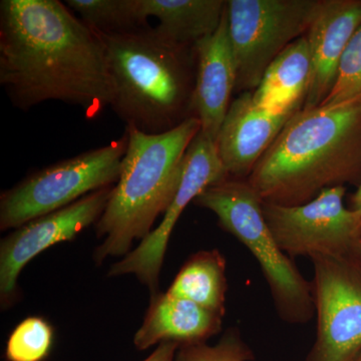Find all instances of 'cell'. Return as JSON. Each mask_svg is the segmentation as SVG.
<instances>
[{"instance_id":"obj_1","label":"cell","mask_w":361,"mask_h":361,"mask_svg":"<svg viewBox=\"0 0 361 361\" xmlns=\"http://www.w3.org/2000/svg\"><path fill=\"white\" fill-rule=\"evenodd\" d=\"M0 85L23 111L59 101L94 118L114 99L103 40L59 0L0 2Z\"/></svg>"},{"instance_id":"obj_2","label":"cell","mask_w":361,"mask_h":361,"mask_svg":"<svg viewBox=\"0 0 361 361\" xmlns=\"http://www.w3.org/2000/svg\"><path fill=\"white\" fill-rule=\"evenodd\" d=\"M247 180L262 202L282 206L361 184V103L297 111Z\"/></svg>"},{"instance_id":"obj_3","label":"cell","mask_w":361,"mask_h":361,"mask_svg":"<svg viewBox=\"0 0 361 361\" xmlns=\"http://www.w3.org/2000/svg\"><path fill=\"white\" fill-rule=\"evenodd\" d=\"M97 33L113 80L111 108L126 128L160 135L194 116V45L170 42L152 26L128 35Z\"/></svg>"},{"instance_id":"obj_4","label":"cell","mask_w":361,"mask_h":361,"mask_svg":"<svg viewBox=\"0 0 361 361\" xmlns=\"http://www.w3.org/2000/svg\"><path fill=\"white\" fill-rule=\"evenodd\" d=\"M126 130L129 146L120 178L97 223V237L104 238L94 251L97 264L127 256L133 242L153 231L157 218L166 212L179 189L185 154L200 133L201 123L191 116L164 134Z\"/></svg>"},{"instance_id":"obj_5","label":"cell","mask_w":361,"mask_h":361,"mask_svg":"<svg viewBox=\"0 0 361 361\" xmlns=\"http://www.w3.org/2000/svg\"><path fill=\"white\" fill-rule=\"evenodd\" d=\"M194 205L208 209L219 224L251 252L260 265L280 318L304 324L314 316L312 282L278 246L262 210V200L248 180L228 178L207 188Z\"/></svg>"},{"instance_id":"obj_6","label":"cell","mask_w":361,"mask_h":361,"mask_svg":"<svg viewBox=\"0 0 361 361\" xmlns=\"http://www.w3.org/2000/svg\"><path fill=\"white\" fill-rule=\"evenodd\" d=\"M129 133L106 146L47 166L0 197V229H16L85 196L113 186L120 178Z\"/></svg>"},{"instance_id":"obj_7","label":"cell","mask_w":361,"mask_h":361,"mask_svg":"<svg viewBox=\"0 0 361 361\" xmlns=\"http://www.w3.org/2000/svg\"><path fill=\"white\" fill-rule=\"evenodd\" d=\"M319 0H228V30L235 65V92H250L268 66L305 35Z\"/></svg>"},{"instance_id":"obj_8","label":"cell","mask_w":361,"mask_h":361,"mask_svg":"<svg viewBox=\"0 0 361 361\" xmlns=\"http://www.w3.org/2000/svg\"><path fill=\"white\" fill-rule=\"evenodd\" d=\"M346 187L324 190L303 205L262 202V210L278 246L290 258L356 254L361 238L355 214L344 204Z\"/></svg>"},{"instance_id":"obj_9","label":"cell","mask_w":361,"mask_h":361,"mask_svg":"<svg viewBox=\"0 0 361 361\" xmlns=\"http://www.w3.org/2000/svg\"><path fill=\"white\" fill-rule=\"evenodd\" d=\"M350 257L311 259L317 324L305 361H351L361 350V271Z\"/></svg>"},{"instance_id":"obj_10","label":"cell","mask_w":361,"mask_h":361,"mask_svg":"<svg viewBox=\"0 0 361 361\" xmlns=\"http://www.w3.org/2000/svg\"><path fill=\"white\" fill-rule=\"evenodd\" d=\"M228 178L229 175L220 160L216 142L200 130L185 154L179 189L164 213L163 220L135 250L111 266L109 276L135 274L148 287L152 295L157 293L169 240L180 215L207 188Z\"/></svg>"},{"instance_id":"obj_11","label":"cell","mask_w":361,"mask_h":361,"mask_svg":"<svg viewBox=\"0 0 361 361\" xmlns=\"http://www.w3.org/2000/svg\"><path fill=\"white\" fill-rule=\"evenodd\" d=\"M114 186L92 192L65 208L30 221L14 229L0 244V301L2 310L18 298L21 271L42 252L71 241L102 217Z\"/></svg>"},{"instance_id":"obj_12","label":"cell","mask_w":361,"mask_h":361,"mask_svg":"<svg viewBox=\"0 0 361 361\" xmlns=\"http://www.w3.org/2000/svg\"><path fill=\"white\" fill-rule=\"evenodd\" d=\"M361 25V0H319L307 32L311 75L302 109L322 104L334 89L342 56Z\"/></svg>"},{"instance_id":"obj_13","label":"cell","mask_w":361,"mask_h":361,"mask_svg":"<svg viewBox=\"0 0 361 361\" xmlns=\"http://www.w3.org/2000/svg\"><path fill=\"white\" fill-rule=\"evenodd\" d=\"M297 111L275 113L266 110L254 102L252 92H243L235 99L226 114L216 141L220 160L229 177L248 178Z\"/></svg>"},{"instance_id":"obj_14","label":"cell","mask_w":361,"mask_h":361,"mask_svg":"<svg viewBox=\"0 0 361 361\" xmlns=\"http://www.w3.org/2000/svg\"><path fill=\"white\" fill-rule=\"evenodd\" d=\"M194 51L193 116L201 123L202 134L216 142L236 87V65L228 30L227 9L217 30L197 42Z\"/></svg>"},{"instance_id":"obj_15","label":"cell","mask_w":361,"mask_h":361,"mask_svg":"<svg viewBox=\"0 0 361 361\" xmlns=\"http://www.w3.org/2000/svg\"><path fill=\"white\" fill-rule=\"evenodd\" d=\"M223 317L188 299L157 292L152 295L144 322L135 334L134 344L142 351L166 341L180 346L206 342L219 334Z\"/></svg>"},{"instance_id":"obj_16","label":"cell","mask_w":361,"mask_h":361,"mask_svg":"<svg viewBox=\"0 0 361 361\" xmlns=\"http://www.w3.org/2000/svg\"><path fill=\"white\" fill-rule=\"evenodd\" d=\"M310 75V47L303 35L271 63L252 97L259 106L275 113L300 110Z\"/></svg>"},{"instance_id":"obj_17","label":"cell","mask_w":361,"mask_h":361,"mask_svg":"<svg viewBox=\"0 0 361 361\" xmlns=\"http://www.w3.org/2000/svg\"><path fill=\"white\" fill-rule=\"evenodd\" d=\"M224 0H142V13L159 20L156 30L180 45H194L219 27Z\"/></svg>"},{"instance_id":"obj_18","label":"cell","mask_w":361,"mask_h":361,"mask_svg":"<svg viewBox=\"0 0 361 361\" xmlns=\"http://www.w3.org/2000/svg\"><path fill=\"white\" fill-rule=\"evenodd\" d=\"M227 289L226 259L214 249L192 255L180 268L167 293L224 316Z\"/></svg>"},{"instance_id":"obj_19","label":"cell","mask_w":361,"mask_h":361,"mask_svg":"<svg viewBox=\"0 0 361 361\" xmlns=\"http://www.w3.org/2000/svg\"><path fill=\"white\" fill-rule=\"evenodd\" d=\"M65 4L85 25L103 35H128L149 26L142 0H66Z\"/></svg>"},{"instance_id":"obj_20","label":"cell","mask_w":361,"mask_h":361,"mask_svg":"<svg viewBox=\"0 0 361 361\" xmlns=\"http://www.w3.org/2000/svg\"><path fill=\"white\" fill-rule=\"evenodd\" d=\"M54 330L39 316H30L13 330L6 346V361H44L51 355Z\"/></svg>"},{"instance_id":"obj_21","label":"cell","mask_w":361,"mask_h":361,"mask_svg":"<svg viewBox=\"0 0 361 361\" xmlns=\"http://www.w3.org/2000/svg\"><path fill=\"white\" fill-rule=\"evenodd\" d=\"M353 103H361V25L343 52L334 89L320 106Z\"/></svg>"},{"instance_id":"obj_22","label":"cell","mask_w":361,"mask_h":361,"mask_svg":"<svg viewBox=\"0 0 361 361\" xmlns=\"http://www.w3.org/2000/svg\"><path fill=\"white\" fill-rule=\"evenodd\" d=\"M255 355L238 327L226 330L215 345L206 342L180 345L174 361H253Z\"/></svg>"},{"instance_id":"obj_23","label":"cell","mask_w":361,"mask_h":361,"mask_svg":"<svg viewBox=\"0 0 361 361\" xmlns=\"http://www.w3.org/2000/svg\"><path fill=\"white\" fill-rule=\"evenodd\" d=\"M180 345L176 342L166 341L158 344V348L144 361H174Z\"/></svg>"},{"instance_id":"obj_24","label":"cell","mask_w":361,"mask_h":361,"mask_svg":"<svg viewBox=\"0 0 361 361\" xmlns=\"http://www.w3.org/2000/svg\"><path fill=\"white\" fill-rule=\"evenodd\" d=\"M350 209L355 214L356 219H357L358 229H360L361 238V184H360L357 191L355 192L353 199H351Z\"/></svg>"},{"instance_id":"obj_25","label":"cell","mask_w":361,"mask_h":361,"mask_svg":"<svg viewBox=\"0 0 361 361\" xmlns=\"http://www.w3.org/2000/svg\"><path fill=\"white\" fill-rule=\"evenodd\" d=\"M356 256H357V258L361 261V241L360 245L357 247V250H356Z\"/></svg>"},{"instance_id":"obj_26","label":"cell","mask_w":361,"mask_h":361,"mask_svg":"<svg viewBox=\"0 0 361 361\" xmlns=\"http://www.w3.org/2000/svg\"><path fill=\"white\" fill-rule=\"evenodd\" d=\"M351 361H361V350L360 353H357V355H355V357L353 358Z\"/></svg>"}]
</instances>
